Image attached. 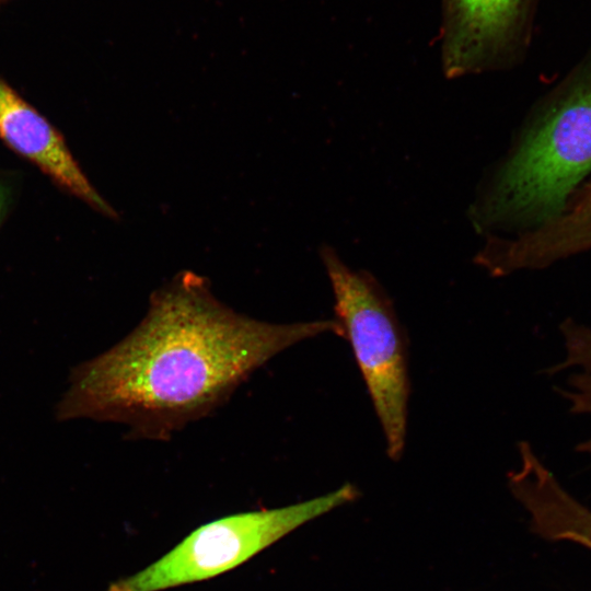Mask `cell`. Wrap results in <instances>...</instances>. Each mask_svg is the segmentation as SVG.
Here are the masks:
<instances>
[{
	"label": "cell",
	"instance_id": "5",
	"mask_svg": "<svg viewBox=\"0 0 591 591\" xmlns=\"http://www.w3.org/2000/svg\"><path fill=\"white\" fill-rule=\"evenodd\" d=\"M530 0H442L441 65L447 78L511 66L524 43Z\"/></svg>",
	"mask_w": 591,
	"mask_h": 591
},
{
	"label": "cell",
	"instance_id": "3",
	"mask_svg": "<svg viewBox=\"0 0 591 591\" xmlns=\"http://www.w3.org/2000/svg\"><path fill=\"white\" fill-rule=\"evenodd\" d=\"M320 257L332 286L336 321L364 380L386 453L398 461L405 449L410 392L405 331L391 298L373 275L350 268L326 244L321 246Z\"/></svg>",
	"mask_w": 591,
	"mask_h": 591
},
{
	"label": "cell",
	"instance_id": "10",
	"mask_svg": "<svg viewBox=\"0 0 591 591\" xmlns=\"http://www.w3.org/2000/svg\"><path fill=\"white\" fill-rule=\"evenodd\" d=\"M1 1V0H0Z\"/></svg>",
	"mask_w": 591,
	"mask_h": 591
},
{
	"label": "cell",
	"instance_id": "9",
	"mask_svg": "<svg viewBox=\"0 0 591 591\" xmlns=\"http://www.w3.org/2000/svg\"><path fill=\"white\" fill-rule=\"evenodd\" d=\"M20 187L19 172L0 169V229L15 205Z\"/></svg>",
	"mask_w": 591,
	"mask_h": 591
},
{
	"label": "cell",
	"instance_id": "6",
	"mask_svg": "<svg viewBox=\"0 0 591 591\" xmlns=\"http://www.w3.org/2000/svg\"><path fill=\"white\" fill-rule=\"evenodd\" d=\"M0 139L60 189L107 218H118L85 176L60 131L1 78Z\"/></svg>",
	"mask_w": 591,
	"mask_h": 591
},
{
	"label": "cell",
	"instance_id": "8",
	"mask_svg": "<svg viewBox=\"0 0 591 591\" xmlns=\"http://www.w3.org/2000/svg\"><path fill=\"white\" fill-rule=\"evenodd\" d=\"M565 357L551 373L570 370L559 394L577 415L591 416V328L567 318L560 324ZM577 451L591 457V436L577 445Z\"/></svg>",
	"mask_w": 591,
	"mask_h": 591
},
{
	"label": "cell",
	"instance_id": "2",
	"mask_svg": "<svg viewBox=\"0 0 591 591\" xmlns=\"http://www.w3.org/2000/svg\"><path fill=\"white\" fill-rule=\"evenodd\" d=\"M591 178V62L540 100L480 181L468 218L482 246L555 219Z\"/></svg>",
	"mask_w": 591,
	"mask_h": 591
},
{
	"label": "cell",
	"instance_id": "7",
	"mask_svg": "<svg viewBox=\"0 0 591 591\" xmlns=\"http://www.w3.org/2000/svg\"><path fill=\"white\" fill-rule=\"evenodd\" d=\"M591 251V178L569 199L563 211L537 230L503 243L497 253L505 275L546 268Z\"/></svg>",
	"mask_w": 591,
	"mask_h": 591
},
{
	"label": "cell",
	"instance_id": "1",
	"mask_svg": "<svg viewBox=\"0 0 591 591\" xmlns=\"http://www.w3.org/2000/svg\"><path fill=\"white\" fill-rule=\"evenodd\" d=\"M327 333L343 337L336 320L277 324L235 312L205 277L181 271L151 294L130 334L72 369L55 415L166 440L219 407L277 354Z\"/></svg>",
	"mask_w": 591,
	"mask_h": 591
},
{
	"label": "cell",
	"instance_id": "4",
	"mask_svg": "<svg viewBox=\"0 0 591 591\" xmlns=\"http://www.w3.org/2000/svg\"><path fill=\"white\" fill-rule=\"evenodd\" d=\"M359 497L345 484L326 495L285 507L227 515L192 531L171 551L106 591H162L229 571L302 524Z\"/></svg>",
	"mask_w": 591,
	"mask_h": 591
}]
</instances>
